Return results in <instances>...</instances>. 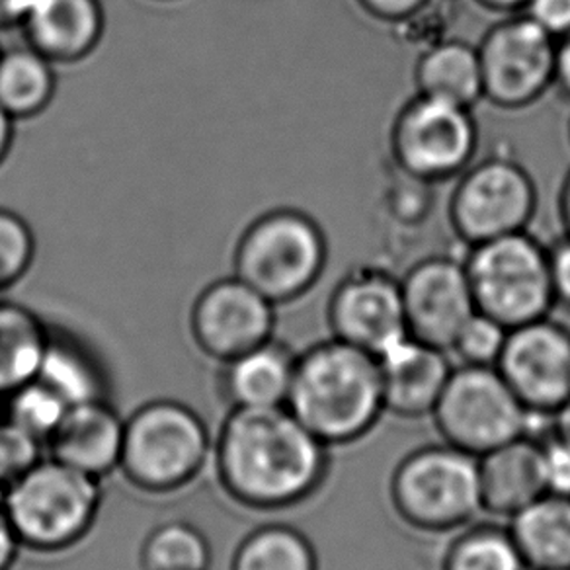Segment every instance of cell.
I'll use <instances>...</instances> for the list:
<instances>
[{
  "mask_svg": "<svg viewBox=\"0 0 570 570\" xmlns=\"http://www.w3.org/2000/svg\"><path fill=\"white\" fill-rule=\"evenodd\" d=\"M287 409L328 448L372 434L385 414L377 356L331 338L297 354Z\"/></svg>",
  "mask_w": 570,
  "mask_h": 570,
  "instance_id": "7a4b0ae2",
  "label": "cell"
},
{
  "mask_svg": "<svg viewBox=\"0 0 570 570\" xmlns=\"http://www.w3.org/2000/svg\"><path fill=\"white\" fill-rule=\"evenodd\" d=\"M497 370L528 411H561L570 403L569 328L549 317L510 328Z\"/></svg>",
  "mask_w": 570,
  "mask_h": 570,
  "instance_id": "7c38bea8",
  "label": "cell"
},
{
  "mask_svg": "<svg viewBox=\"0 0 570 570\" xmlns=\"http://www.w3.org/2000/svg\"><path fill=\"white\" fill-rule=\"evenodd\" d=\"M507 338V326L476 311L455 336L450 354L458 357L461 365L497 367Z\"/></svg>",
  "mask_w": 570,
  "mask_h": 570,
  "instance_id": "f546056e",
  "label": "cell"
},
{
  "mask_svg": "<svg viewBox=\"0 0 570 570\" xmlns=\"http://www.w3.org/2000/svg\"><path fill=\"white\" fill-rule=\"evenodd\" d=\"M430 419L442 442L481 458L525 434L528 409L497 367L460 364Z\"/></svg>",
  "mask_w": 570,
  "mask_h": 570,
  "instance_id": "ba28073f",
  "label": "cell"
},
{
  "mask_svg": "<svg viewBox=\"0 0 570 570\" xmlns=\"http://www.w3.org/2000/svg\"><path fill=\"white\" fill-rule=\"evenodd\" d=\"M22 546L14 525L10 522L9 512L0 499V570H12L20 557Z\"/></svg>",
  "mask_w": 570,
  "mask_h": 570,
  "instance_id": "8d00e7d4",
  "label": "cell"
},
{
  "mask_svg": "<svg viewBox=\"0 0 570 570\" xmlns=\"http://www.w3.org/2000/svg\"><path fill=\"white\" fill-rule=\"evenodd\" d=\"M12 131H14V118L0 106V163L9 155Z\"/></svg>",
  "mask_w": 570,
  "mask_h": 570,
  "instance_id": "ab89813d",
  "label": "cell"
},
{
  "mask_svg": "<svg viewBox=\"0 0 570 570\" xmlns=\"http://www.w3.org/2000/svg\"><path fill=\"white\" fill-rule=\"evenodd\" d=\"M26 38L51 63L80 61L104 33L100 0H38L24 18Z\"/></svg>",
  "mask_w": 570,
  "mask_h": 570,
  "instance_id": "ffe728a7",
  "label": "cell"
},
{
  "mask_svg": "<svg viewBox=\"0 0 570 570\" xmlns=\"http://www.w3.org/2000/svg\"><path fill=\"white\" fill-rule=\"evenodd\" d=\"M538 209L530 173L507 157H489L465 168L450 199V222L469 246L528 229Z\"/></svg>",
  "mask_w": 570,
  "mask_h": 570,
  "instance_id": "9c48e42d",
  "label": "cell"
},
{
  "mask_svg": "<svg viewBox=\"0 0 570 570\" xmlns=\"http://www.w3.org/2000/svg\"><path fill=\"white\" fill-rule=\"evenodd\" d=\"M56 90L53 63L32 46L0 53V106L12 118L38 116L48 108Z\"/></svg>",
  "mask_w": 570,
  "mask_h": 570,
  "instance_id": "d4e9b609",
  "label": "cell"
},
{
  "mask_svg": "<svg viewBox=\"0 0 570 570\" xmlns=\"http://www.w3.org/2000/svg\"><path fill=\"white\" fill-rule=\"evenodd\" d=\"M274 331L276 305L237 276L207 285L191 307V338L217 364L268 342Z\"/></svg>",
  "mask_w": 570,
  "mask_h": 570,
  "instance_id": "4fadbf2b",
  "label": "cell"
},
{
  "mask_svg": "<svg viewBox=\"0 0 570 570\" xmlns=\"http://www.w3.org/2000/svg\"><path fill=\"white\" fill-rule=\"evenodd\" d=\"M389 499L411 530L460 531L483 514L479 458L445 442L416 448L393 469Z\"/></svg>",
  "mask_w": 570,
  "mask_h": 570,
  "instance_id": "5b68a950",
  "label": "cell"
},
{
  "mask_svg": "<svg viewBox=\"0 0 570 570\" xmlns=\"http://www.w3.org/2000/svg\"><path fill=\"white\" fill-rule=\"evenodd\" d=\"M212 455L214 436L190 404L153 399L126 419L118 471L135 491L170 497L196 483Z\"/></svg>",
  "mask_w": 570,
  "mask_h": 570,
  "instance_id": "3957f363",
  "label": "cell"
},
{
  "mask_svg": "<svg viewBox=\"0 0 570 570\" xmlns=\"http://www.w3.org/2000/svg\"><path fill=\"white\" fill-rule=\"evenodd\" d=\"M326 321L334 338L380 357L409 336L401 282L380 269H357L334 287Z\"/></svg>",
  "mask_w": 570,
  "mask_h": 570,
  "instance_id": "5bb4252c",
  "label": "cell"
},
{
  "mask_svg": "<svg viewBox=\"0 0 570 570\" xmlns=\"http://www.w3.org/2000/svg\"><path fill=\"white\" fill-rule=\"evenodd\" d=\"M297 354L276 336L240 356L223 362L217 377L227 409L287 406Z\"/></svg>",
  "mask_w": 570,
  "mask_h": 570,
  "instance_id": "ac0fdd59",
  "label": "cell"
},
{
  "mask_svg": "<svg viewBox=\"0 0 570 570\" xmlns=\"http://www.w3.org/2000/svg\"><path fill=\"white\" fill-rule=\"evenodd\" d=\"M541 448L547 492L570 497V445L557 436H551Z\"/></svg>",
  "mask_w": 570,
  "mask_h": 570,
  "instance_id": "d6a6232c",
  "label": "cell"
},
{
  "mask_svg": "<svg viewBox=\"0 0 570 570\" xmlns=\"http://www.w3.org/2000/svg\"><path fill=\"white\" fill-rule=\"evenodd\" d=\"M399 282L409 334L450 352L455 336L476 313L465 264L445 256L428 258Z\"/></svg>",
  "mask_w": 570,
  "mask_h": 570,
  "instance_id": "9a60e30c",
  "label": "cell"
},
{
  "mask_svg": "<svg viewBox=\"0 0 570 570\" xmlns=\"http://www.w3.org/2000/svg\"><path fill=\"white\" fill-rule=\"evenodd\" d=\"M38 0H0V30L10 26H22Z\"/></svg>",
  "mask_w": 570,
  "mask_h": 570,
  "instance_id": "74e56055",
  "label": "cell"
},
{
  "mask_svg": "<svg viewBox=\"0 0 570 570\" xmlns=\"http://www.w3.org/2000/svg\"><path fill=\"white\" fill-rule=\"evenodd\" d=\"M463 264L476 311L508 331L547 318L554 307L549 250L528 230L471 246Z\"/></svg>",
  "mask_w": 570,
  "mask_h": 570,
  "instance_id": "52a82bcc",
  "label": "cell"
},
{
  "mask_svg": "<svg viewBox=\"0 0 570 570\" xmlns=\"http://www.w3.org/2000/svg\"><path fill=\"white\" fill-rule=\"evenodd\" d=\"M508 530L530 570L570 569V497L547 492L512 515Z\"/></svg>",
  "mask_w": 570,
  "mask_h": 570,
  "instance_id": "44dd1931",
  "label": "cell"
},
{
  "mask_svg": "<svg viewBox=\"0 0 570 570\" xmlns=\"http://www.w3.org/2000/svg\"><path fill=\"white\" fill-rule=\"evenodd\" d=\"M124 430L126 419L110 399L75 404L49 438L46 452L49 458L102 481L118 471Z\"/></svg>",
  "mask_w": 570,
  "mask_h": 570,
  "instance_id": "e0dca14e",
  "label": "cell"
},
{
  "mask_svg": "<svg viewBox=\"0 0 570 570\" xmlns=\"http://www.w3.org/2000/svg\"><path fill=\"white\" fill-rule=\"evenodd\" d=\"M476 124L469 108L416 95L391 127V153L404 175L445 180L460 175L476 151Z\"/></svg>",
  "mask_w": 570,
  "mask_h": 570,
  "instance_id": "30bf717a",
  "label": "cell"
},
{
  "mask_svg": "<svg viewBox=\"0 0 570 570\" xmlns=\"http://www.w3.org/2000/svg\"><path fill=\"white\" fill-rule=\"evenodd\" d=\"M416 95L473 108L483 100V77L476 48L450 40L426 49L414 69Z\"/></svg>",
  "mask_w": 570,
  "mask_h": 570,
  "instance_id": "603a6c76",
  "label": "cell"
},
{
  "mask_svg": "<svg viewBox=\"0 0 570 570\" xmlns=\"http://www.w3.org/2000/svg\"><path fill=\"white\" fill-rule=\"evenodd\" d=\"M479 7L491 10V12H502V14H515L522 12L528 4V0H475Z\"/></svg>",
  "mask_w": 570,
  "mask_h": 570,
  "instance_id": "60d3db41",
  "label": "cell"
},
{
  "mask_svg": "<svg viewBox=\"0 0 570 570\" xmlns=\"http://www.w3.org/2000/svg\"><path fill=\"white\" fill-rule=\"evenodd\" d=\"M7 403V420L40 440L43 445L48 444L65 412L69 411V404L38 380L10 393Z\"/></svg>",
  "mask_w": 570,
  "mask_h": 570,
  "instance_id": "f1b7e54d",
  "label": "cell"
},
{
  "mask_svg": "<svg viewBox=\"0 0 570 570\" xmlns=\"http://www.w3.org/2000/svg\"><path fill=\"white\" fill-rule=\"evenodd\" d=\"M569 137H570V124H569Z\"/></svg>",
  "mask_w": 570,
  "mask_h": 570,
  "instance_id": "f6af8a7d",
  "label": "cell"
},
{
  "mask_svg": "<svg viewBox=\"0 0 570 570\" xmlns=\"http://www.w3.org/2000/svg\"><path fill=\"white\" fill-rule=\"evenodd\" d=\"M559 212H561L562 227H564V237L570 238V173L564 178L561 188V198H559Z\"/></svg>",
  "mask_w": 570,
  "mask_h": 570,
  "instance_id": "7bdbcfd3",
  "label": "cell"
},
{
  "mask_svg": "<svg viewBox=\"0 0 570 570\" xmlns=\"http://www.w3.org/2000/svg\"><path fill=\"white\" fill-rule=\"evenodd\" d=\"M328 246L317 222L297 209L258 217L238 240L235 276L274 305L309 294L326 268Z\"/></svg>",
  "mask_w": 570,
  "mask_h": 570,
  "instance_id": "8992f818",
  "label": "cell"
},
{
  "mask_svg": "<svg viewBox=\"0 0 570 570\" xmlns=\"http://www.w3.org/2000/svg\"><path fill=\"white\" fill-rule=\"evenodd\" d=\"M212 546L194 523L170 520L153 528L142 541V570H209Z\"/></svg>",
  "mask_w": 570,
  "mask_h": 570,
  "instance_id": "83f0119b",
  "label": "cell"
},
{
  "mask_svg": "<svg viewBox=\"0 0 570 570\" xmlns=\"http://www.w3.org/2000/svg\"><path fill=\"white\" fill-rule=\"evenodd\" d=\"M0 53H2V51H0Z\"/></svg>",
  "mask_w": 570,
  "mask_h": 570,
  "instance_id": "bcb514c9",
  "label": "cell"
},
{
  "mask_svg": "<svg viewBox=\"0 0 570 570\" xmlns=\"http://www.w3.org/2000/svg\"><path fill=\"white\" fill-rule=\"evenodd\" d=\"M36 380L69 406L110 399V381L102 362L88 344L56 328H49L48 346Z\"/></svg>",
  "mask_w": 570,
  "mask_h": 570,
  "instance_id": "7402d4cb",
  "label": "cell"
},
{
  "mask_svg": "<svg viewBox=\"0 0 570 570\" xmlns=\"http://www.w3.org/2000/svg\"><path fill=\"white\" fill-rule=\"evenodd\" d=\"M554 82L564 95L570 96V33L557 41V59H554Z\"/></svg>",
  "mask_w": 570,
  "mask_h": 570,
  "instance_id": "f35d334b",
  "label": "cell"
},
{
  "mask_svg": "<svg viewBox=\"0 0 570 570\" xmlns=\"http://www.w3.org/2000/svg\"><path fill=\"white\" fill-rule=\"evenodd\" d=\"M547 570H570V569H547Z\"/></svg>",
  "mask_w": 570,
  "mask_h": 570,
  "instance_id": "ee69618b",
  "label": "cell"
},
{
  "mask_svg": "<svg viewBox=\"0 0 570 570\" xmlns=\"http://www.w3.org/2000/svg\"><path fill=\"white\" fill-rule=\"evenodd\" d=\"M365 14L381 22H403L406 18L419 14L426 7L428 0H356Z\"/></svg>",
  "mask_w": 570,
  "mask_h": 570,
  "instance_id": "d590c367",
  "label": "cell"
},
{
  "mask_svg": "<svg viewBox=\"0 0 570 570\" xmlns=\"http://www.w3.org/2000/svg\"><path fill=\"white\" fill-rule=\"evenodd\" d=\"M229 570H318L317 549L289 523H264L240 539Z\"/></svg>",
  "mask_w": 570,
  "mask_h": 570,
  "instance_id": "484cf974",
  "label": "cell"
},
{
  "mask_svg": "<svg viewBox=\"0 0 570 570\" xmlns=\"http://www.w3.org/2000/svg\"><path fill=\"white\" fill-rule=\"evenodd\" d=\"M0 499L22 549L61 554L95 530L102 510V481L46 455Z\"/></svg>",
  "mask_w": 570,
  "mask_h": 570,
  "instance_id": "277c9868",
  "label": "cell"
},
{
  "mask_svg": "<svg viewBox=\"0 0 570 570\" xmlns=\"http://www.w3.org/2000/svg\"><path fill=\"white\" fill-rule=\"evenodd\" d=\"M36 253V243L28 223L0 209V295L26 276Z\"/></svg>",
  "mask_w": 570,
  "mask_h": 570,
  "instance_id": "4dcf8cb0",
  "label": "cell"
},
{
  "mask_svg": "<svg viewBox=\"0 0 570 570\" xmlns=\"http://www.w3.org/2000/svg\"><path fill=\"white\" fill-rule=\"evenodd\" d=\"M483 514L507 518L518 514L547 494L543 448L531 438H518L479 458Z\"/></svg>",
  "mask_w": 570,
  "mask_h": 570,
  "instance_id": "d6986e66",
  "label": "cell"
},
{
  "mask_svg": "<svg viewBox=\"0 0 570 570\" xmlns=\"http://www.w3.org/2000/svg\"><path fill=\"white\" fill-rule=\"evenodd\" d=\"M483 100L502 110H522L554 85L557 40L525 17L492 26L476 46Z\"/></svg>",
  "mask_w": 570,
  "mask_h": 570,
  "instance_id": "8fae6325",
  "label": "cell"
},
{
  "mask_svg": "<svg viewBox=\"0 0 570 570\" xmlns=\"http://www.w3.org/2000/svg\"><path fill=\"white\" fill-rule=\"evenodd\" d=\"M549 272L553 284L554 305L570 307V238H562L549 250Z\"/></svg>",
  "mask_w": 570,
  "mask_h": 570,
  "instance_id": "e575fe53",
  "label": "cell"
},
{
  "mask_svg": "<svg viewBox=\"0 0 570 570\" xmlns=\"http://www.w3.org/2000/svg\"><path fill=\"white\" fill-rule=\"evenodd\" d=\"M377 360L385 412L404 420L432 416L455 367L450 352L409 334Z\"/></svg>",
  "mask_w": 570,
  "mask_h": 570,
  "instance_id": "2e32d148",
  "label": "cell"
},
{
  "mask_svg": "<svg viewBox=\"0 0 570 570\" xmlns=\"http://www.w3.org/2000/svg\"><path fill=\"white\" fill-rule=\"evenodd\" d=\"M46 445L9 420H0V494L46 458Z\"/></svg>",
  "mask_w": 570,
  "mask_h": 570,
  "instance_id": "1f68e13d",
  "label": "cell"
},
{
  "mask_svg": "<svg viewBox=\"0 0 570 570\" xmlns=\"http://www.w3.org/2000/svg\"><path fill=\"white\" fill-rule=\"evenodd\" d=\"M522 12L557 41L570 33V0H528Z\"/></svg>",
  "mask_w": 570,
  "mask_h": 570,
  "instance_id": "836d02e7",
  "label": "cell"
},
{
  "mask_svg": "<svg viewBox=\"0 0 570 570\" xmlns=\"http://www.w3.org/2000/svg\"><path fill=\"white\" fill-rule=\"evenodd\" d=\"M553 436L570 445V403L564 404L561 411L554 412Z\"/></svg>",
  "mask_w": 570,
  "mask_h": 570,
  "instance_id": "b9f144b4",
  "label": "cell"
},
{
  "mask_svg": "<svg viewBox=\"0 0 570 570\" xmlns=\"http://www.w3.org/2000/svg\"><path fill=\"white\" fill-rule=\"evenodd\" d=\"M440 570H530L508 528L469 523L455 531Z\"/></svg>",
  "mask_w": 570,
  "mask_h": 570,
  "instance_id": "4316f807",
  "label": "cell"
},
{
  "mask_svg": "<svg viewBox=\"0 0 570 570\" xmlns=\"http://www.w3.org/2000/svg\"><path fill=\"white\" fill-rule=\"evenodd\" d=\"M215 479L227 499L254 512H282L317 497L331 448L287 406L229 409L214 438Z\"/></svg>",
  "mask_w": 570,
  "mask_h": 570,
  "instance_id": "6da1fadb",
  "label": "cell"
},
{
  "mask_svg": "<svg viewBox=\"0 0 570 570\" xmlns=\"http://www.w3.org/2000/svg\"><path fill=\"white\" fill-rule=\"evenodd\" d=\"M49 341V326L20 303L0 299V396L36 380Z\"/></svg>",
  "mask_w": 570,
  "mask_h": 570,
  "instance_id": "cb8c5ba5",
  "label": "cell"
}]
</instances>
